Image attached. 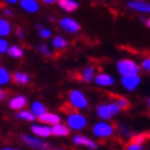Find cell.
Listing matches in <instances>:
<instances>
[{
  "label": "cell",
  "instance_id": "6da1fadb",
  "mask_svg": "<svg viewBox=\"0 0 150 150\" xmlns=\"http://www.w3.org/2000/svg\"><path fill=\"white\" fill-rule=\"evenodd\" d=\"M121 108L116 101H111L108 104H100L96 106V116L101 118L103 121H108L111 120L114 116L118 115L121 112Z\"/></svg>",
  "mask_w": 150,
  "mask_h": 150
},
{
  "label": "cell",
  "instance_id": "7a4b0ae2",
  "mask_svg": "<svg viewBox=\"0 0 150 150\" xmlns=\"http://www.w3.org/2000/svg\"><path fill=\"white\" fill-rule=\"evenodd\" d=\"M21 140L26 146L34 150H51V144H49L48 142L43 140V138H39V137L29 136V134H22Z\"/></svg>",
  "mask_w": 150,
  "mask_h": 150
},
{
  "label": "cell",
  "instance_id": "3957f363",
  "mask_svg": "<svg viewBox=\"0 0 150 150\" xmlns=\"http://www.w3.org/2000/svg\"><path fill=\"white\" fill-rule=\"evenodd\" d=\"M92 132L94 134V137H96L98 139H108V138L114 136L115 127L109 122L100 121V122H96L93 126Z\"/></svg>",
  "mask_w": 150,
  "mask_h": 150
},
{
  "label": "cell",
  "instance_id": "277c9868",
  "mask_svg": "<svg viewBox=\"0 0 150 150\" xmlns=\"http://www.w3.org/2000/svg\"><path fill=\"white\" fill-rule=\"evenodd\" d=\"M66 123L72 131H82L87 126V118L77 111H71L67 115Z\"/></svg>",
  "mask_w": 150,
  "mask_h": 150
},
{
  "label": "cell",
  "instance_id": "5b68a950",
  "mask_svg": "<svg viewBox=\"0 0 150 150\" xmlns=\"http://www.w3.org/2000/svg\"><path fill=\"white\" fill-rule=\"evenodd\" d=\"M69 104L73 110H84L88 108V99L81 91H71L69 94Z\"/></svg>",
  "mask_w": 150,
  "mask_h": 150
},
{
  "label": "cell",
  "instance_id": "8992f818",
  "mask_svg": "<svg viewBox=\"0 0 150 150\" xmlns=\"http://www.w3.org/2000/svg\"><path fill=\"white\" fill-rule=\"evenodd\" d=\"M117 70L122 76H133V74H139L140 69L139 66L132 61V60H120L117 62Z\"/></svg>",
  "mask_w": 150,
  "mask_h": 150
},
{
  "label": "cell",
  "instance_id": "52a82bcc",
  "mask_svg": "<svg viewBox=\"0 0 150 150\" xmlns=\"http://www.w3.org/2000/svg\"><path fill=\"white\" fill-rule=\"evenodd\" d=\"M72 142H73V144H76L78 146H83L88 150H98L99 149V145L96 142H94L93 139H91L87 136H83V134H76V136H73Z\"/></svg>",
  "mask_w": 150,
  "mask_h": 150
},
{
  "label": "cell",
  "instance_id": "ba28073f",
  "mask_svg": "<svg viewBox=\"0 0 150 150\" xmlns=\"http://www.w3.org/2000/svg\"><path fill=\"white\" fill-rule=\"evenodd\" d=\"M31 132L34 134L35 137H39V138H48V137L52 136L51 126L44 125V123L32 125L31 126Z\"/></svg>",
  "mask_w": 150,
  "mask_h": 150
},
{
  "label": "cell",
  "instance_id": "9c48e42d",
  "mask_svg": "<svg viewBox=\"0 0 150 150\" xmlns=\"http://www.w3.org/2000/svg\"><path fill=\"white\" fill-rule=\"evenodd\" d=\"M121 83L127 91L133 92V91H136L137 87L140 84V77L138 74H133V76H122Z\"/></svg>",
  "mask_w": 150,
  "mask_h": 150
},
{
  "label": "cell",
  "instance_id": "30bf717a",
  "mask_svg": "<svg viewBox=\"0 0 150 150\" xmlns=\"http://www.w3.org/2000/svg\"><path fill=\"white\" fill-rule=\"evenodd\" d=\"M39 122L40 123H44V125H48V126H54V125H57L61 122V117L59 115L54 114V112H45V114H43L38 117Z\"/></svg>",
  "mask_w": 150,
  "mask_h": 150
},
{
  "label": "cell",
  "instance_id": "8fae6325",
  "mask_svg": "<svg viewBox=\"0 0 150 150\" xmlns=\"http://www.w3.org/2000/svg\"><path fill=\"white\" fill-rule=\"evenodd\" d=\"M60 26H61V28L64 31L70 32V33H76L81 28V26L73 18H64L61 22H60Z\"/></svg>",
  "mask_w": 150,
  "mask_h": 150
},
{
  "label": "cell",
  "instance_id": "7c38bea8",
  "mask_svg": "<svg viewBox=\"0 0 150 150\" xmlns=\"http://www.w3.org/2000/svg\"><path fill=\"white\" fill-rule=\"evenodd\" d=\"M27 105V98L25 95H16L9 101V106L10 109L12 110H16V111H20L22 110L25 106Z\"/></svg>",
  "mask_w": 150,
  "mask_h": 150
},
{
  "label": "cell",
  "instance_id": "4fadbf2b",
  "mask_svg": "<svg viewBox=\"0 0 150 150\" xmlns=\"http://www.w3.org/2000/svg\"><path fill=\"white\" fill-rule=\"evenodd\" d=\"M70 127L67 125H62L61 122L51 126V132L54 137H67L70 134Z\"/></svg>",
  "mask_w": 150,
  "mask_h": 150
},
{
  "label": "cell",
  "instance_id": "5bb4252c",
  "mask_svg": "<svg viewBox=\"0 0 150 150\" xmlns=\"http://www.w3.org/2000/svg\"><path fill=\"white\" fill-rule=\"evenodd\" d=\"M95 83L101 87H110L115 83V81L111 76H109L106 73H99L98 76L95 77Z\"/></svg>",
  "mask_w": 150,
  "mask_h": 150
},
{
  "label": "cell",
  "instance_id": "9a60e30c",
  "mask_svg": "<svg viewBox=\"0 0 150 150\" xmlns=\"http://www.w3.org/2000/svg\"><path fill=\"white\" fill-rule=\"evenodd\" d=\"M128 7H131L132 10H136V11L150 13V4L144 3V1H129Z\"/></svg>",
  "mask_w": 150,
  "mask_h": 150
},
{
  "label": "cell",
  "instance_id": "2e32d148",
  "mask_svg": "<svg viewBox=\"0 0 150 150\" xmlns=\"http://www.w3.org/2000/svg\"><path fill=\"white\" fill-rule=\"evenodd\" d=\"M11 79L15 82L16 84H27L29 82V76L27 73H23V72H15L12 76H11Z\"/></svg>",
  "mask_w": 150,
  "mask_h": 150
},
{
  "label": "cell",
  "instance_id": "e0dca14e",
  "mask_svg": "<svg viewBox=\"0 0 150 150\" xmlns=\"http://www.w3.org/2000/svg\"><path fill=\"white\" fill-rule=\"evenodd\" d=\"M16 118L25 120V121H28V122H33V121H35V118H38V117L29 110H20L16 114Z\"/></svg>",
  "mask_w": 150,
  "mask_h": 150
},
{
  "label": "cell",
  "instance_id": "ac0fdd59",
  "mask_svg": "<svg viewBox=\"0 0 150 150\" xmlns=\"http://www.w3.org/2000/svg\"><path fill=\"white\" fill-rule=\"evenodd\" d=\"M21 6L28 12H35L39 7L35 0H21Z\"/></svg>",
  "mask_w": 150,
  "mask_h": 150
},
{
  "label": "cell",
  "instance_id": "d6986e66",
  "mask_svg": "<svg viewBox=\"0 0 150 150\" xmlns=\"http://www.w3.org/2000/svg\"><path fill=\"white\" fill-rule=\"evenodd\" d=\"M59 1V5L62 7L65 11H74L78 7V3L73 1V0H57Z\"/></svg>",
  "mask_w": 150,
  "mask_h": 150
},
{
  "label": "cell",
  "instance_id": "ffe728a7",
  "mask_svg": "<svg viewBox=\"0 0 150 150\" xmlns=\"http://www.w3.org/2000/svg\"><path fill=\"white\" fill-rule=\"evenodd\" d=\"M31 111L37 117H39L40 115H43V114H45L47 112V108H45V105L42 104L40 101H34L32 104V106H31Z\"/></svg>",
  "mask_w": 150,
  "mask_h": 150
},
{
  "label": "cell",
  "instance_id": "44dd1931",
  "mask_svg": "<svg viewBox=\"0 0 150 150\" xmlns=\"http://www.w3.org/2000/svg\"><path fill=\"white\" fill-rule=\"evenodd\" d=\"M117 131H118V133H120V136L123 137V138H129V139H132V137H133L132 131H131L126 125H123V123H118V125H117Z\"/></svg>",
  "mask_w": 150,
  "mask_h": 150
},
{
  "label": "cell",
  "instance_id": "7402d4cb",
  "mask_svg": "<svg viewBox=\"0 0 150 150\" xmlns=\"http://www.w3.org/2000/svg\"><path fill=\"white\" fill-rule=\"evenodd\" d=\"M79 79L84 81V82H92L94 78V69L93 67H87L84 69V71L79 74Z\"/></svg>",
  "mask_w": 150,
  "mask_h": 150
},
{
  "label": "cell",
  "instance_id": "603a6c76",
  "mask_svg": "<svg viewBox=\"0 0 150 150\" xmlns=\"http://www.w3.org/2000/svg\"><path fill=\"white\" fill-rule=\"evenodd\" d=\"M11 32V26L7 21L5 20H0V35L4 37V35H7L10 34Z\"/></svg>",
  "mask_w": 150,
  "mask_h": 150
},
{
  "label": "cell",
  "instance_id": "cb8c5ba5",
  "mask_svg": "<svg viewBox=\"0 0 150 150\" xmlns=\"http://www.w3.org/2000/svg\"><path fill=\"white\" fill-rule=\"evenodd\" d=\"M149 138H150V133H140V134H137V136H133L131 142H136V143L143 144Z\"/></svg>",
  "mask_w": 150,
  "mask_h": 150
},
{
  "label": "cell",
  "instance_id": "d4e9b609",
  "mask_svg": "<svg viewBox=\"0 0 150 150\" xmlns=\"http://www.w3.org/2000/svg\"><path fill=\"white\" fill-rule=\"evenodd\" d=\"M9 51V55L10 56H12V57H21L22 55H23V51H22V49L20 48V47H17V45H12V47H10V49L7 50Z\"/></svg>",
  "mask_w": 150,
  "mask_h": 150
},
{
  "label": "cell",
  "instance_id": "484cf974",
  "mask_svg": "<svg viewBox=\"0 0 150 150\" xmlns=\"http://www.w3.org/2000/svg\"><path fill=\"white\" fill-rule=\"evenodd\" d=\"M10 79H11V77H10L9 72H7L5 69H3V67H0V86L9 83Z\"/></svg>",
  "mask_w": 150,
  "mask_h": 150
},
{
  "label": "cell",
  "instance_id": "4316f807",
  "mask_svg": "<svg viewBox=\"0 0 150 150\" xmlns=\"http://www.w3.org/2000/svg\"><path fill=\"white\" fill-rule=\"evenodd\" d=\"M52 45H54V48H56V49H62L67 45V43L62 37H55V38L52 39Z\"/></svg>",
  "mask_w": 150,
  "mask_h": 150
},
{
  "label": "cell",
  "instance_id": "83f0119b",
  "mask_svg": "<svg viewBox=\"0 0 150 150\" xmlns=\"http://www.w3.org/2000/svg\"><path fill=\"white\" fill-rule=\"evenodd\" d=\"M115 101L120 105V108H121L122 110H127V109H129V106H131V103L126 98H123V96H116Z\"/></svg>",
  "mask_w": 150,
  "mask_h": 150
},
{
  "label": "cell",
  "instance_id": "f1b7e54d",
  "mask_svg": "<svg viewBox=\"0 0 150 150\" xmlns=\"http://www.w3.org/2000/svg\"><path fill=\"white\" fill-rule=\"evenodd\" d=\"M126 150H144V145L140 143H136V142H131V143L127 145Z\"/></svg>",
  "mask_w": 150,
  "mask_h": 150
},
{
  "label": "cell",
  "instance_id": "f546056e",
  "mask_svg": "<svg viewBox=\"0 0 150 150\" xmlns=\"http://www.w3.org/2000/svg\"><path fill=\"white\" fill-rule=\"evenodd\" d=\"M38 49H39V51L42 52V54H44L45 56H49L50 55V50L48 49V47L45 45V44H40V45L38 47Z\"/></svg>",
  "mask_w": 150,
  "mask_h": 150
},
{
  "label": "cell",
  "instance_id": "4dcf8cb0",
  "mask_svg": "<svg viewBox=\"0 0 150 150\" xmlns=\"http://www.w3.org/2000/svg\"><path fill=\"white\" fill-rule=\"evenodd\" d=\"M50 34H51V32L49 31V29H47V28H42L40 32H39V35L42 37V38H49Z\"/></svg>",
  "mask_w": 150,
  "mask_h": 150
},
{
  "label": "cell",
  "instance_id": "1f68e13d",
  "mask_svg": "<svg viewBox=\"0 0 150 150\" xmlns=\"http://www.w3.org/2000/svg\"><path fill=\"white\" fill-rule=\"evenodd\" d=\"M7 49V43H6V40H4V39H0V52H5Z\"/></svg>",
  "mask_w": 150,
  "mask_h": 150
},
{
  "label": "cell",
  "instance_id": "d6a6232c",
  "mask_svg": "<svg viewBox=\"0 0 150 150\" xmlns=\"http://www.w3.org/2000/svg\"><path fill=\"white\" fill-rule=\"evenodd\" d=\"M142 67H143L144 70H146V71H150V57L145 59L144 61L142 62Z\"/></svg>",
  "mask_w": 150,
  "mask_h": 150
},
{
  "label": "cell",
  "instance_id": "836d02e7",
  "mask_svg": "<svg viewBox=\"0 0 150 150\" xmlns=\"http://www.w3.org/2000/svg\"><path fill=\"white\" fill-rule=\"evenodd\" d=\"M6 98H7V93L4 91V89H1V88H0V103H1V101H4Z\"/></svg>",
  "mask_w": 150,
  "mask_h": 150
},
{
  "label": "cell",
  "instance_id": "e575fe53",
  "mask_svg": "<svg viewBox=\"0 0 150 150\" xmlns=\"http://www.w3.org/2000/svg\"><path fill=\"white\" fill-rule=\"evenodd\" d=\"M144 23H145V26L150 29V18H145V20H144Z\"/></svg>",
  "mask_w": 150,
  "mask_h": 150
},
{
  "label": "cell",
  "instance_id": "d590c367",
  "mask_svg": "<svg viewBox=\"0 0 150 150\" xmlns=\"http://www.w3.org/2000/svg\"><path fill=\"white\" fill-rule=\"evenodd\" d=\"M17 35H18V37H23V32H22V29H21V28L17 29Z\"/></svg>",
  "mask_w": 150,
  "mask_h": 150
},
{
  "label": "cell",
  "instance_id": "8d00e7d4",
  "mask_svg": "<svg viewBox=\"0 0 150 150\" xmlns=\"http://www.w3.org/2000/svg\"><path fill=\"white\" fill-rule=\"evenodd\" d=\"M44 3H47V4H51V3H54V1H56V0H43Z\"/></svg>",
  "mask_w": 150,
  "mask_h": 150
},
{
  "label": "cell",
  "instance_id": "74e56055",
  "mask_svg": "<svg viewBox=\"0 0 150 150\" xmlns=\"http://www.w3.org/2000/svg\"><path fill=\"white\" fill-rule=\"evenodd\" d=\"M0 150H17V149H13V148H3V149H0Z\"/></svg>",
  "mask_w": 150,
  "mask_h": 150
},
{
  "label": "cell",
  "instance_id": "f35d334b",
  "mask_svg": "<svg viewBox=\"0 0 150 150\" xmlns=\"http://www.w3.org/2000/svg\"><path fill=\"white\" fill-rule=\"evenodd\" d=\"M6 1H9V3H16L17 0H6Z\"/></svg>",
  "mask_w": 150,
  "mask_h": 150
},
{
  "label": "cell",
  "instance_id": "ab89813d",
  "mask_svg": "<svg viewBox=\"0 0 150 150\" xmlns=\"http://www.w3.org/2000/svg\"><path fill=\"white\" fill-rule=\"evenodd\" d=\"M148 105H149V109H150V98H149V100H148Z\"/></svg>",
  "mask_w": 150,
  "mask_h": 150
},
{
  "label": "cell",
  "instance_id": "60d3db41",
  "mask_svg": "<svg viewBox=\"0 0 150 150\" xmlns=\"http://www.w3.org/2000/svg\"><path fill=\"white\" fill-rule=\"evenodd\" d=\"M55 150H65V149H61V148H57V149H55Z\"/></svg>",
  "mask_w": 150,
  "mask_h": 150
},
{
  "label": "cell",
  "instance_id": "b9f144b4",
  "mask_svg": "<svg viewBox=\"0 0 150 150\" xmlns=\"http://www.w3.org/2000/svg\"><path fill=\"white\" fill-rule=\"evenodd\" d=\"M137 1H143V0H137Z\"/></svg>",
  "mask_w": 150,
  "mask_h": 150
}]
</instances>
